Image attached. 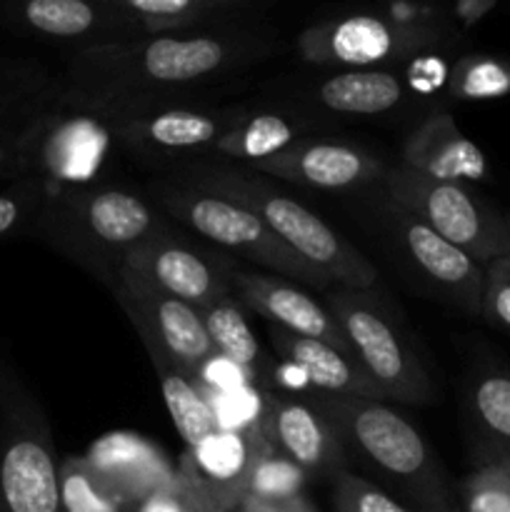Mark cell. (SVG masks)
<instances>
[{
	"instance_id": "obj_13",
	"label": "cell",
	"mask_w": 510,
	"mask_h": 512,
	"mask_svg": "<svg viewBox=\"0 0 510 512\" xmlns=\"http://www.w3.org/2000/svg\"><path fill=\"white\" fill-rule=\"evenodd\" d=\"M268 438L263 430H215L198 445L183 450L178 468V483L200 512H230L248 495L250 475Z\"/></svg>"
},
{
	"instance_id": "obj_15",
	"label": "cell",
	"mask_w": 510,
	"mask_h": 512,
	"mask_svg": "<svg viewBox=\"0 0 510 512\" xmlns=\"http://www.w3.org/2000/svg\"><path fill=\"white\" fill-rule=\"evenodd\" d=\"M385 228L400 253L418 270L420 278L443 300L468 315H480L485 290V265L455 248L415 215L385 200Z\"/></svg>"
},
{
	"instance_id": "obj_12",
	"label": "cell",
	"mask_w": 510,
	"mask_h": 512,
	"mask_svg": "<svg viewBox=\"0 0 510 512\" xmlns=\"http://www.w3.org/2000/svg\"><path fill=\"white\" fill-rule=\"evenodd\" d=\"M110 293L133 323L148 353H158L190 378L215 355L200 310L155 288L130 270H120Z\"/></svg>"
},
{
	"instance_id": "obj_34",
	"label": "cell",
	"mask_w": 510,
	"mask_h": 512,
	"mask_svg": "<svg viewBox=\"0 0 510 512\" xmlns=\"http://www.w3.org/2000/svg\"><path fill=\"white\" fill-rule=\"evenodd\" d=\"M330 480H333L335 512H415L385 493L373 480L350 473L348 468L335 473Z\"/></svg>"
},
{
	"instance_id": "obj_37",
	"label": "cell",
	"mask_w": 510,
	"mask_h": 512,
	"mask_svg": "<svg viewBox=\"0 0 510 512\" xmlns=\"http://www.w3.org/2000/svg\"><path fill=\"white\" fill-rule=\"evenodd\" d=\"M480 315L488 323L510 333V275H505L495 263L485 265V290Z\"/></svg>"
},
{
	"instance_id": "obj_29",
	"label": "cell",
	"mask_w": 510,
	"mask_h": 512,
	"mask_svg": "<svg viewBox=\"0 0 510 512\" xmlns=\"http://www.w3.org/2000/svg\"><path fill=\"white\" fill-rule=\"evenodd\" d=\"M200 318H203L215 353L243 365L245 370H250L258 378V370L263 368L265 355L253 328H250L245 305L233 295V298L218 300V303L200 310Z\"/></svg>"
},
{
	"instance_id": "obj_6",
	"label": "cell",
	"mask_w": 510,
	"mask_h": 512,
	"mask_svg": "<svg viewBox=\"0 0 510 512\" xmlns=\"http://www.w3.org/2000/svg\"><path fill=\"white\" fill-rule=\"evenodd\" d=\"M118 150L108 113L63 93L30 128L20 150V175L55 190L100 185L105 168Z\"/></svg>"
},
{
	"instance_id": "obj_4",
	"label": "cell",
	"mask_w": 510,
	"mask_h": 512,
	"mask_svg": "<svg viewBox=\"0 0 510 512\" xmlns=\"http://www.w3.org/2000/svg\"><path fill=\"white\" fill-rule=\"evenodd\" d=\"M163 220L140 195L120 188H75L45 195L30 233L110 288L128 255Z\"/></svg>"
},
{
	"instance_id": "obj_27",
	"label": "cell",
	"mask_w": 510,
	"mask_h": 512,
	"mask_svg": "<svg viewBox=\"0 0 510 512\" xmlns=\"http://www.w3.org/2000/svg\"><path fill=\"white\" fill-rule=\"evenodd\" d=\"M300 140V123L283 113H248L215 143L208 158L215 163L253 165L273 158Z\"/></svg>"
},
{
	"instance_id": "obj_20",
	"label": "cell",
	"mask_w": 510,
	"mask_h": 512,
	"mask_svg": "<svg viewBox=\"0 0 510 512\" xmlns=\"http://www.w3.org/2000/svg\"><path fill=\"white\" fill-rule=\"evenodd\" d=\"M10 15L30 33L80 40L83 48L143 38V30L133 20L103 0H18Z\"/></svg>"
},
{
	"instance_id": "obj_35",
	"label": "cell",
	"mask_w": 510,
	"mask_h": 512,
	"mask_svg": "<svg viewBox=\"0 0 510 512\" xmlns=\"http://www.w3.org/2000/svg\"><path fill=\"white\" fill-rule=\"evenodd\" d=\"M208 400L210 408H213L218 430L243 433V430L260 428L265 393L255 388V385H243V388L225 390V393H213L208 395Z\"/></svg>"
},
{
	"instance_id": "obj_33",
	"label": "cell",
	"mask_w": 510,
	"mask_h": 512,
	"mask_svg": "<svg viewBox=\"0 0 510 512\" xmlns=\"http://www.w3.org/2000/svg\"><path fill=\"white\" fill-rule=\"evenodd\" d=\"M463 512H510V463H475L460 485Z\"/></svg>"
},
{
	"instance_id": "obj_2",
	"label": "cell",
	"mask_w": 510,
	"mask_h": 512,
	"mask_svg": "<svg viewBox=\"0 0 510 512\" xmlns=\"http://www.w3.org/2000/svg\"><path fill=\"white\" fill-rule=\"evenodd\" d=\"M338 428L348 458L375 475V485L415 512H463L438 453L385 400L320 395L313 400Z\"/></svg>"
},
{
	"instance_id": "obj_31",
	"label": "cell",
	"mask_w": 510,
	"mask_h": 512,
	"mask_svg": "<svg viewBox=\"0 0 510 512\" xmlns=\"http://www.w3.org/2000/svg\"><path fill=\"white\" fill-rule=\"evenodd\" d=\"M448 95L453 100H498L510 95V60L498 55H463L450 68Z\"/></svg>"
},
{
	"instance_id": "obj_22",
	"label": "cell",
	"mask_w": 510,
	"mask_h": 512,
	"mask_svg": "<svg viewBox=\"0 0 510 512\" xmlns=\"http://www.w3.org/2000/svg\"><path fill=\"white\" fill-rule=\"evenodd\" d=\"M85 458L135 505L160 490L178 485V468L170 463L165 450L133 430L100 435Z\"/></svg>"
},
{
	"instance_id": "obj_32",
	"label": "cell",
	"mask_w": 510,
	"mask_h": 512,
	"mask_svg": "<svg viewBox=\"0 0 510 512\" xmlns=\"http://www.w3.org/2000/svg\"><path fill=\"white\" fill-rule=\"evenodd\" d=\"M310 475L300 468L298 463L280 453L278 448L268 443L260 460L255 463L253 475L248 483V495L245 498L258 500H290L305 495Z\"/></svg>"
},
{
	"instance_id": "obj_23",
	"label": "cell",
	"mask_w": 510,
	"mask_h": 512,
	"mask_svg": "<svg viewBox=\"0 0 510 512\" xmlns=\"http://www.w3.org/2000/svg\"><path fill=\"white\" fill-rule=\"evenodd\" d=\"M275 350L288 365L298 368L320 395H338V398H365L385 400L375 380L363 368L355 355L343 353L323 340L305 338L285 328H270ZM388 403V400H385Z\"/></svg>"
},
{
	"instance_id": "obj_30",
	"label": "cell",
	"mask_w": 510,
	"mask_h": 512,
	"mask_svg": "<svg viewBox=\"0 0 510 512\" xmlns=\"http://www.w3.org/2000/svg\"><path fill=\"white\" fill-rule=\"evenodd\" d=\"M65 512H133L135 503L110 485L85 455H68L58 468Z\"/></svg>"
},
{
	"instance_id": "obj_5",
	"label": "cell",
	"mask_w": 510,
	"mask_h": 512,
	"mask_svg": "<svg viewBox=\"0 0 510 512\" xmlns=\"http://www.w3.org/2000/svg\"><path fill=\"white\" fill-rule=\"evenodd\" d=\"M48 415L0 358V512H65Z\"/></svg>"
},
{
	"instance_id": "obj_24",
	"label": "cell",
	"mask_w": 510,
	"mask_h": 512,
	"mask_svg": "<svg viewBox=\"0 0 510 512\" xmlns=\"http://www.w3.org/2000/svg\"><path fill=\"white\" fill-rule=\"evenodd\" d=\"M133 20L143 35L185 33L233 23L258 8L260 0H103Z\"/></svg>"
},
{
	"instance_id": "obj_38",
	"label": "cell",
	"mask_w": 510,
	"mask_h": 512,
	"mask_svg": "<svg viewBox=\"0 0 510 512\" xmlns=\"http://www.w3.org/2000/svg\"><path fill=\"white\" fill-rule=\"evenodd\" d=\"M195 380L205 390V395L225 393V390L243 388V385H255V375L250 370H245L243 365L233 363V360L223 358L218 353L200 368Z\"/></svg>"
},
{
	"instance_id": "obj_36",
	"label": "cell",
	"mask_w": 510,
	"mask_h": 512,
	"mask_svg": "<svg viewBox=\"0 0 510 512\" xmlns=\"http://www.w3.org/2000/svg\"><path fill=\"white\" fill-rule=\"evenodd\" d=\"M45 195H48V190L35 180H13V185L0 193V238L25 233V230L30 233Z\"/></svg>"
},
{
	"instance_id": "obj_19",
	"label": "cell",
	"mask_w": 510,
	"mask_h": 512,
	"mask_svg": "<svg viewBox=\"0 0 510 512\" xmlns=\"http://www.w3.org/2000/svg\"><path fill=\"white\" fill-rule=\"evenodd\" d=\"M60 93L63 78L40 63L0 60V178L18 180L25 138Z\"/></svg>"
},
{
	"instance_id": "obj_17",
	"label": "cell",
	"mask_w": 510,
	"mask_h": 512,
	"mask_svg": "<svg viewBox=\"0 0 510 512\" xmlns=\"http://www.w3.org/2000/svg\"><path fill=\"white\" fill-rule=\"evenodd\" d=\"M260 430L273 448L298 463L310 478H333L348 468V450L338 428L315 403L265 393Z\"/></svg>"
},
{
	"instance_id": "obj_43",
	"label": "cell",
	"mask_w": 510,
	"mask_h": 512,
	"mask_svg": "<svg viewBox=\"0 0 510 512\" xmlns=\"http://www.w3.org/2000/svg\"><path fill=\"white\" fill-rule=\"evenodd\" d=\"M490 263H495L505 275H510V255H505V258H495V260H490Z\"/></svg>"
},
{
	"instance_id": "obj_10",
	"label": "cell",
	"mask_w": 510,
	"mask_h": 512,
	"mask_svg": "<svg viewBox=\"0 0 510 512\" xmlns=\"http://www.w3.org/2000/svg\"><path fill=\"white\" fill-rule=\"evenodd\" d=\"M438 43L440 33L430 25L355 13L310 25L300 33L295 45L305 63L323 65V68L368 70L393 60H413Z\"/></svg>"
},
{
	"instance_id": "obj_28",
	"label": "cell",
	"mask_w": 510,
	"mask_h": 512,
	"mask_svg": "<svg viewBox=\"0 0 510 512\" xmlns=\"http://www.w3.org/2000/svg\"><path fill=\"white\" fill-rule=\"evenodd\" d=\"M148 358L153 363L155 375H158L165 408H168L170 420L183 438L185 448L198 445L200 440L215 433L218 425H215L213 408H210L208 395L200 388L198 380L190 378L188 373H183L178 365H173L163 355L148 353Z\"/></svg>"
},
{
	"instance_id": "obj_21",
	"label": "cell",
	"mask_w": 510,
	"mask_h": 512,
	"mask_svg": "<svg viewBox=\"0 0 510 512\" xmlns=\"http://www.w3.org/2000/svg\"><path fill=\"white\" fill-rule=\"evenodd\" d=\"M398 165L440 183L470 185L488 178L485 153L448 113L430 115L405 138Z\"/></svg>"
},
{
	"instance_id": "obj_25",
	"label": "cell",
	"mask_w": 510,
	"mask_h": 512,
	"mask_svg": "<svg viewBox=\"0 0 510 512\" xmlns=\"http://www.w3.org/2000/svg\"><path fill=\"white\" fill-rule=\"evenodd\" d=\"M405 98V83L393 70H338L313 85L310 100L335 115H383Z\"/></svg>"
},
{
	"instance_id": "obj_14",
	"label": "cell",
	"mask_w": 510,
	"mask_h": 512,
	"mask_svg": "<svg viewBox=\"0 0 510 512\" xmlns=\"http://www.w3.org/2000/svg\"><path fill=\"white\" fill-rule=\"evenodd\" d=\"M123 268L140 275L173 298L193 305L195 310H203L218 300L235 295L233 283H230L233 263L193 248L188 240L170 233L165 223H160L128 255Z\"/></svg>"
},
{
	"instance_id": "obj_9",
	"label": "cell",
	"mask_w": 510,
	"mask_h": 512,
	"mask_svg": "<svg viewBox=\"0 0 510 512\" xmlns=\"http://www.w3.org/2000/svg\"><path fill=\"white\" fill-rule=\"evenodd\" d=\"M380 195L420 223L468 253L475 263L510 255V225L505 215L490 208L468 185L440 183L405 170L403 165L388 168Z\"/></svg>"
},
{
	"instance_id": "obj_44",
	"label": "cell",
	"mask_w": 510,
	"mask_h": 512,
	"mask_svg": "<svg viewBox=\"0 0 510 512\" xmlns=\"http://www.w3.org/2000/svg\"><path fill=\"white\" fill-rule=\"evenodd\" d=\"M508 225H510V215H508Z\"/></svg>"
},
{
	"instance_id": "obj_8",
	"label": "cell",
	"mask_w": 510,
	"mask_h": 512,
	"mask_svg": "<svg viewBox=\"0 0 510 512\" xmlns=\"http://www.w3.org/2000/svg\"><path fill=\"white\" fill-rule=\"evenodd\" d=\"M325 308L348 335L355 358L363 363L385 400L408 405L433 403V378L400 320L375 288L335 285V290H325Z\"/></svg>"
},
{
	"instance_id": "obj_16",
	"label": "cell",
	"mask_w": 510,
	"mask_h": 512,
	"mask_svg": "<svg viewBox=\"0 0 510 512\" xmlns=\"http://www.w3.org/2000/svg\"><path fill=\"white\" fill-rule=\"evenodd\" d=\"M268 178L288 180L315 190H363L380 188L388 165L360 145L340 140H303L273 158L248 165Z\"/></svg>"
},
{
	"instance_id": "obj_42",
	"label": "cell",
	"mask_w": 510,
	"mask_h": 512,
	"mask_svg": "<svg viewBox=\"0 0 510 512\" xmlns=\"http://www.w3.org/2000/svg\"><path fill=\"white\" fill-rule=\"evenodd\" d=\"M498 5V0H455V18L463 28L480 23L490 10Z\"/></svg>"
},
{
	"instance_id": "obj_18",
	"label": "cell",
	"mask_w": 510,
	"mask_h": 512,
	"mask_svg": "<svg viewBox=\"0 0 510 512\" xmlns=\"http://www.w3.org/2000/svg\"><path fill=\"white\" fill-rule=\"evenodd\" d=\"M230 283H233L235 298L245 308L255 310L260 318L270 320V323L290 330V333L323 340V343L333 345L343 353L355 355L348 335L343 333L338 320L330 315V310L320 305L313 295L300 290L293 280L265 273V270H243L233 265Z\"/></svg>"
},
{
	"instance_id": "obj_39",
	"label": "cell",
	"mask_w": 510,
	"mask_h": 512,
	"mask_svg": "<svg viewBox=\"0 0 510 512\" xmlns=\"http://www.w3.org/2000/svg\"><path fill=\"white\" fill-rule=\"evenodd\" d=\"M450 68L440 55L423 53L410 60L408 65V88L420 95H435L438 90L448 88Z\"/></svg>"
},
{
	"instance_id": "obj_40",
	"label": "cell",
	"mask_w": 510,
	"mask_h": 512,
	"mask_svg": "<svg viewBox=\"0 0 510 512\" xmlns=\"http://www.w3.org/2000/svg\"><path fill=\"white\" fill-rule=\"evenodd\" d=\"M133 512H200V510L195 508L193 500L185 495V490L180 488V483H178V485H173V488L160 490V493L140 500V503L135 505Z\"/></svg>"
},
{
	"instance_id": "obj_1",
	"label": "cell",
	"mask_w": 510,
	"mask_h": 512,
	"mask_svg": "<svg viewBox=\"0 0 510 512\" xmlns=\"http://www.w3.org/2000/svg\"><path fill=\"white\" fill-rule=\"evenodd\" d=\"M278 50L270 35L225 23L75 50L65 93L103 113L183 103L190 90L240 73Z\"/></svg>"
},
{
	"instance_id": "obj_41",
	"label": "cell",
	"mask_w": 510,
	"mask_h": 512,
	"mask_svg": "<svg viewBox=\"0 0 510 512\" xmlns=\"http://www.w3.org/2000/svg\"><path fill=\"white\" fill-rule=\"evenodd\" d=\"M230 512H318L308 495H298L290 500H258L243 498Z\"/></svg>"
},
{
	"instance_id": "obj_26",
	"label": "cell",
	"mask_w": 510,
	"mask_h": 512,
	"mask_svg": "<svg viewBox=\"0 0 510 512\" xmlns=\"http://www.w3.org/2000/svg\"><path fill=\"white\" fill-rule=\"evenodd\" d=\"M468 418L475 435V463H510V373L488 368L470 383Z\"/></svg>"
},
{
	"instance_id": "obj_11",
	"label": "cell",
	"mask_w": 510,
	"mask_h": 512,
	"mask_svg": "<svg viewBox=\"0 0 510 512\" xmlns=\"http://www.w3.org/2000/svg\"><path fill=\"white\" fill-rule=\"evenodd\" d=\"M248 115L245 108L160 103L113 113L118 148L135 158L175 160L205 155Z\"/></svg>"
},
{
	"instance_id": "obj_3",
	"label": "cell",
	"mask_w": 510,
	"mask_h": 512,
	"mask_svg": "<svg viewBox=\"0 0 510 512\" xmlns=\"http://www.w3.org/2000/svg\"><path fill=\"white\" fill-rule=\"evenodd\" d=\"M170 180L248 208L290 250L318 268L330 283L363 290L375 288L378 283L375 265L350 240H345L338 230L330 228L300 200L275 190L263 175L250 170L248 165L210 160V163L185 165L178 173H173Z\"/></svg>"
},
{
	"instance_id": "obj_7",
	"label": "cell",
	"mask_w": 510,
	"mask_h": 512,
	"mask_svg": "<svg viewBox=\"0 0 510 512\" xmlns=\"http://www.w3.org/2000/svg\"><path fill=\"white\" fill-rule=\"evenodd\" d=\"M150 193H153L155 205L170 218L183 223L193 233L203 235L218 248L258 265L265 273L280 275L293 283L313 285L318 290H328L333 285L243 205L203 193L198 188H188L170 178L150 185Z\"/></svg>"
}]
</instances>
